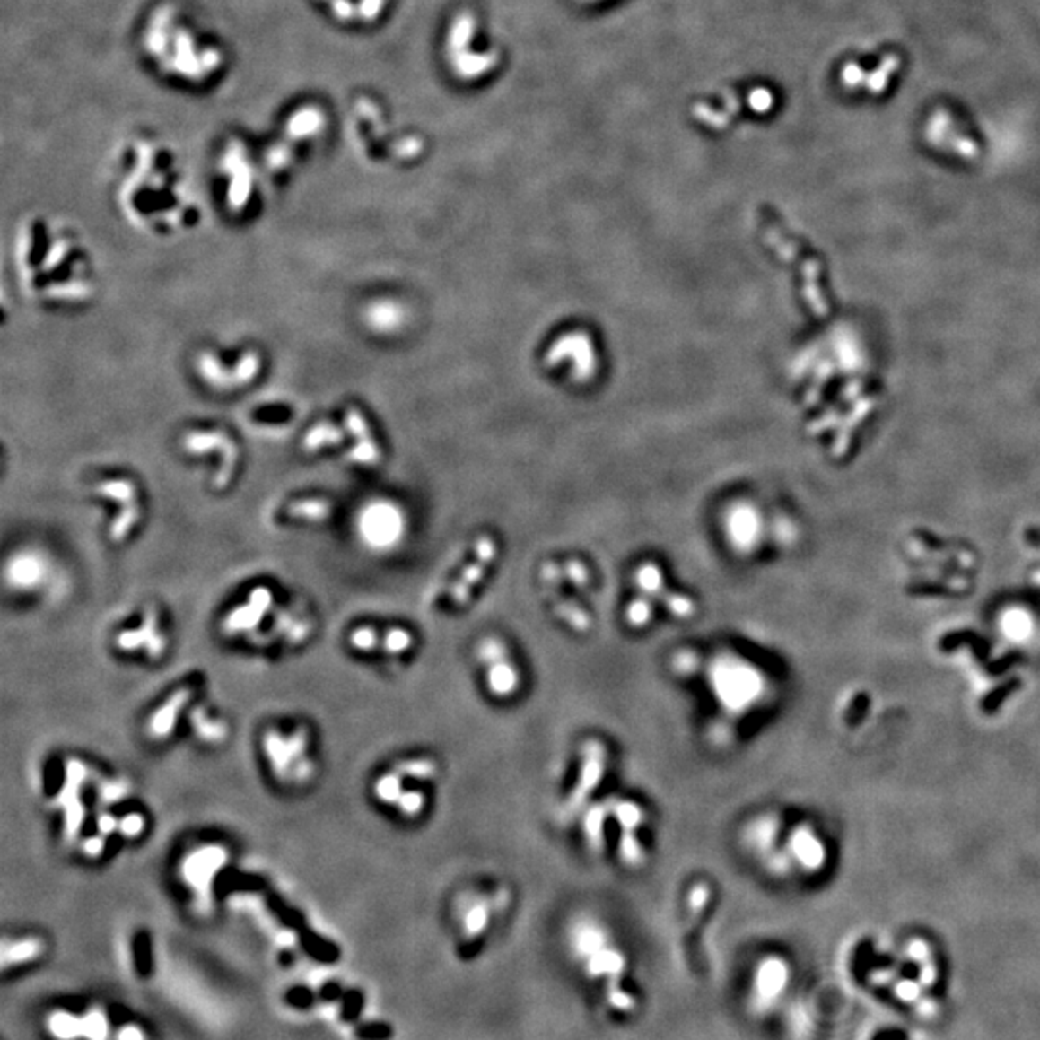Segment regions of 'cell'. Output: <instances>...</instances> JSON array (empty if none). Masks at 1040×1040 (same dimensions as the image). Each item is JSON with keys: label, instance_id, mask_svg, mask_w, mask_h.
I'll return each instance as SVG.
<instances>
[{"label": "cell", "instance_id": "44dd1931", "mask_svg": "<svg viewBox=\"0 0 1040 1040\" xmlns=\"http://www.w3.org/2000/svg\"><path fill=\"white\" fill-rule=\"evenodd\" d=\"M393 771H398L403 779H413V781H432L438 776V763L433 761L432 757H411V759H401L395 763L391 767Z\"/></svg>", "mask_w": 1040, "mask_h": 1040}, {"label": "cell", "instance_id": "d6a6232c", "mask_svg": "<svg viewBox=\"0 0 1040 1040\" xmlns=\"http://www.w3.org/2000/svg\"><path fill=\"white\" fill-rule=\"evenodd\" d=\"M561 569H563L564 578H567V581L571 584H574L576 588H586L588 586V582H590V571H588V567H586V564L582 561L571 559V561L564 563Z\"/></svg>", "mask_w": 1040, "mask_h": 1040}, {"label": "cell", "instance_id": "e575fe53", "mask_svg": "<svg viewBox=\"0 0 1040 1040\" xmlns=\"http://www.w3.org/2000/svg\"><path fill=\"white\" fill-rule=\"evenodd\" d=\"M894 991H896V996L902 998L904 1002H915L921 996V984L915 981H900L894 986Z\"/></svg>", "mask_w": 1040, "mask_h": 1040}, {"label": "cell", "instance_id": "52a82bcc", "mask_svg": "<svg viewBox=\"0 0 1040 1040\" xmlns=\"http://www.w3.org/2000/svg\"><path fill=\"white\" fill-rule=\"evenodd\" d=\"M605 767H607V752H605V746L596 738L586 740L581 747V773H578V781L572 788V792L567 796V801H564L563 809L564 815H574L588 804L590 796L596 792V788L603 779Z\"/></svg>", "mask_w": 1040, "mask_h": 1040}, {"label": "cell", "instance_id": "8fae6325", "mask_svg": "<svg viewBox=\"0 0 1040 1040\" xmlns=\"http://www.w3.org/2000/svg\"><path fill=\"white\" fill-rule=\"evenodd\" d=\"M495 555H497L495 539H492L490 536H482L476 546H474V559L467 564L465 571L460 572L459 581L453 584L450 591V598L455 605H465L470 599L474 586L482 581L485 569H488L490 563H494Z\"/></svg>", "mask_w": 1040, "mask_h": 1040}, {"label": "cell", "instance_id": "277c9868", "mask_svg": "<svg viewBox=\"0 0 1040 1040\" xmlns=\"http://www.w3.org/2000/svg\"><path fill=\"white\" fill-rule=\"evenodd\" d=\"M258 164H262L258 141L241 131H228L222 137L216 153V166L222 181L226 183V203L241 210L251 205L258 181Z\"/></svg>", "mask_w": 1040, "mask_h": 1040}, {"label": "cell", "instance_id": "e0dca14e", "mask_svg": "<svg viewBox=\"0 0 1040 1040\" xmlns=\"http://www.w3.org/2000/svg\"><path fill=\"white\" fill-rule=\"evenodd\" d=\"M790 846H792V852L798 855V860L808 869H817L823 863L825 850L817 836L813 835L811 828L798 826L792 836H790Z\"/></svg>", "mask_w": 1040, "mask_h": 1040}, {"label": "cell", "instance_id": "30bf717a", "mask_svg": "<svg viewBox=\"0 0 1040 1040\" xmlns=\"http://www.w3.org/2000/svg\"><path fill=\"white\" fill-rule=\"evenodd\" d=\"M636 582L640 586V590L646 594V598L655 599L657 603L665 605V607L673 613L678 618H690L695 615L697 607H695V601L690 599L688 596H682V594H675V591H670L665 586L663 581V574L660 571V567L653 563H643L638 567L636 571Z\"/></svg>", "mask_w": 1040, "mask_h": 1040}, {"label": "cell", "instance_id": "4316f807", "mask_svg": "<svg viewBox=\"0 0 1040 1040\" xmlns=\"http://www.w3.org/2000/svg\"><path fill=\"white\" fill-rule=\"evenodd\" d=\"M618 855L632 869H638L646 861V852L640 844L636 831H621V836H618Z\"/></svg>", "mask_w": 1040, "mask_h": 1040}, {"label": "cell", "instance_id": "8992f818", "mask_svg": "<svg viewBox=\"0 0 1040 1040\" xmlns=\"http://www.w3.org/2000/svg\"><path fill=\"white\" fill-rule=\"evenodd\" d=\"M307 3L334 28L357 33L376 28L388 14L391 0H307Z\"/></svg>", "mask_w": 1040, "mask_h": 1040}, {"label": "cell", "instance_id": "cb8c5ba5", "mask_svg": "<svg viewBox=\"0 0 1040 1040\" xmlns=\"http://www.w3.org/2000/svg\"><path fill=\"white\" fill-rule=\"evenodd\" d=\"M403 781H405L403 776L398 771H393V769H389L384 774H380L378 779H376V782H374V796H376V800H380L381 804L393 806L395 808V804H398L401 794H403V790H405Z\"/></svg>", "mask_w": 1040, "mask_h": 1040}, {"label": "cell", "instance_id": "ba28073f", "mask_svg": "<svg viewBox=\"0 0 1040 1040\" xmlns=\"http://www.w3.org/2000/svg\"><path fill=\"white\" fill-rule=\"evenodd\" d=\"M480 661L485 665V682L497 697H509L520 686L519 669L509 660L507 648L502 640L484 638L476 650Z\"/></svg>", "mask_w": 1040, "mask_h": 1040}, {"label": "cell", "instance_id": "5bb4252c", "mask_svg": "<svg viewBox=\"0 0 1040 1040\" xmlns=\"http://www.w3.org/2000/svg\"><path fill=\"white\" fill-rule=\"evenodd\" d=\"M10 582L14 584V588H22V590H31L37 588V584L41 582V578L45 576L43 572V561L30 555V553H22V555L14 557L8 564V571H6Z\"/></svg>", "mask_w": 1040, "mask_h": 1040}, {"label": "cell", "instance_id": "7402d4cb", "mask_svg": "<svg viewBox=\"0 0 1040 1040\" xmlns=\"http://www.w3.org/2000/svg\"><path fill=\"white\" fill-rule=\"evenodd\" d=\"M490 917H492V904L490 902H485V900L474 902L467 910L465 921H463L465 940L472 942L474 939L480 937V934L488 929Z\"/></svg>", "mask_w": 1040, "mask_h": 1040}, {"label": "cell", "instance_id": "d590c367", "mask_svg": "<svg viewBox=\"0 0 1040 1040\" xmlns=\"http://www.w3.org/2000/svg\"><path fill=\"white\" fill-rule=\"evenodd\" d=\"M749 104H752L754 110L765 112L773 107V95L765 89H757V91H754L752 95H749Z\"/></svg>", "mask_w": 1040, "mask_h": 1040}, {"label": "cell", "instance_id": "1f68e13d", "mask_svg": "<svg viewBox=\"0 0 1040 1040\" xmlns=\"http://www.w3.org/2000/svg\"><path fill=\"white\" fill-rule=\"evenodd\" d=\"M395 808H398L403 815H406V817H411V819L418 817V815L423 813L426 808V794L423 792V790H416V788L415 790H403V794H401L398 804H395Z\"/></svg>", "mask_w": 1040, "mask_h": 1040}, {"label": "cell", "instance_id": "83f0119b", "mask_svg": "<svg viewBox=\"0 0 1040 1040\" xmlns=\"http://www.w3.org/2000/svg\"><path fill=\"white\" fill-rule=\"evenodd\" d=\"M900 68V57L896 52H888V55L883 58V64L878 66V68L871 74V77H867L863 82V87L867 91H871L873 95H878L880 91H883L888 83V77Z\"/></svg>", "mask_w": 1040, "mask_h": 1040}, {"label": "cell", "instance_id": "4dcf8cb0", "mask_svg": "<svg viewBox=\"0 0 1040 1040\" xmlns=\"http://www.w3.org/2000/svg\"><path fill=\"white\" fill-rule=\"evenodd\" d=\"M653 618V605L646 598H638L628 603L626 607V623L634 628H643L651 623Z\"/></svg>", "mask_w": 1040, "mask_h": 1040}, {"label": "cell", "instance_id": "ffe728a7", "mask_svg": "<svg viewBox=\"0 0 1040 1040\" xmlns=\"http://www.w3.org/2000/svg\"><path fill=\"white\" fill-rule=\"evenodd\" d=\"M607 808L611 817H615L618 826H621V831H638L643 821H646V813H643L642 806L632 800L615 798L607 801Z\"/></svg>", "mask_w": 1040, "mask_h": 1040}, {"label": "cell", "instance_id": "836d02e7", "mask_svg": "<svg viewBox=\"0 0 1040 1040\" xmlns=\"http://www.w3.org/2000/svg\"><path fill=\"white\" fill-rule=\"evenodd\" d=\"M83 1033L91 1040H104L109 1033V1025L101 1011H91L89 1016L83 1018Z\"/></svg>", "mask_w": 1040, "mask_h": 1040}, {"label": "cell", "instance_id": "6da1fadb", "mask_svg": "<svg viewBox=\"0 0 1040 1040\" xmlns=\"http://www.w3.org/2000/svg\"><path fill=\"white\" fill-rule=\"evenodd\" d=\"M137 55L158 82L206 95L226 82L232 50L213 25L183 0H154L135 30Z\"/></svg>", "mask_w": 1040, "mask_h": 1040}, {"label": "cell", "instance_id": "d4e9b609", "mask_svg": "<svg viewBox=\"0 0 1040 1040\" xmlns=\"http://www.w3.org/2000/svg\"><path fill=\"white\" fill-rule=\"evenodd\" d=\"M609 808L607 804L605 806H594L590 808L586 817H584V831H586V840L591 850L599 852L603 848V825H605V817H607Z\"/></svg>", "mask_w": 1040, "mask_h": 1040}, {"label": "cell", "instance_id": "ac0fdd59", "mask_svg": "<svg viewBox=\"0 0 1040 1040\" xmlns=\"http://www.w3.org/2000/svg\"><path fill=\"white\" fill-rule=\"evenodd\" d=\"M191 729L197 738H199V742L208 746H218L220 742L226 740L228 736L226 721L220 719L218 715H208L205 709L199 715H191Z\"/></svg>", "mask_w": 1040, "mask_h": 1040}, {"label": "cell", "instance_id": "5b68a950", "mask_svg": "<svg viewBox=\"0 0 1040 1040\" xmlns=\"http://www.w3.org/2000/svg\"><path fill=\"white\" fill-rule=\"evenodd\" d=\"M267 759L274 773L282 776L285 781L292 782H309L314 774V765L309 757H305L307 749V734L305 730H297L292 734H284L275 729H270L262 740Z\"/></svg>", "mask_w": 1040, "mask_h": 1040}, {"label": "cell", "instance_id": "7c38bea8", "mask_svg": "<svg viewBox=\"0 0 1040 1040\" xmlns=\"http://www.w3.org/2000/svg\"><path fill=\"white\" fill-rule=\"evenodd\" d=\"M929 124H931L929 135L932 137V141L944 144V147H948V149H954L964 156H975L977 154V143L969 139L964 131L956 126L957 122H954V118L948 112L939 110L931 118Z\"/></svg>", "mask_w": 1040, "mask_h": 1040}, {"label": "cell", "instance_id": "f546056e", "mask_svg": "<svg viewBox=\"0 0 1040 1040\" xmlns=\"http://www.w3.org/2000/svg\"><path fill=\"white\" fill-rule=\"evenodd\" d=\"M384 642H381V651L388 653V655H401L405 651H409L413 646V634L409 630L405 628H388L384 634Z\"/></svg>", "mask_w": 1040, "mask_h": 1040}, {"label": "cell", "instance_id": "603a6c76", "mask_svg": "<svg viewBox=\"0 0 1040 1040\" xmlns=\"http://www.w3.org/2000/svg\"><path fill=\"white\" fill-rule=\"evenodd\" d=\"M43 950V942L39 939H22L18 942H4L3 950V966L10 967L12 964H23L37 957Z\"/></svg>", "mask_w": 1040, "mask_h": 1040}, {"label": "cell", "instance_id": "9a60e30c", "mask_svg": "<svg viewBox=\"0 0 1040 1040\" xmlns=\"http://www.w3.org/2000/svg\"><path fill=\"white\" fill-rule=\"evenodd\" d=\"M188 694H189V690L176 692L168 702H164L161 707H158L156 713L151 715L149 732H151L153 738H164V736H168L176 729V721L179 715L178 707H181L183 704L188 702Z\"/></svg>", "mask_w": 1040, "mask_h": 1040}, {"label": "cell", "instance_id": "8d00e7d4", "mask_svg": "<svg viewBox=\"0 0 1040 1040\" xmlns=\"http://www.w3.org/2000/svg\"><path fill=\"white\" fill-rule=\"evenodd\" d=\"M118 1040H144V1035L139 1027L127 1025L120 1033H118Z\"/></svg>", "mask_w": 1040, "mask_h": 1040}, {"label": "cell", "instance_id": "4fadbf2b", "mask_svg": "<svg viewBox=\"0 0 1040 1040\" xmlns=\"http://www.w3.org/2000/svg\"><path fill=\"white\" fill-rule=\"evenodd\" d=\"M788 983V966L779 957L765 959L757 971L756 991L759 1000H773L782 992Z\"/></svg>", "mask_w": 1040, "mask_h": 1040}, {"label": "cell", "instance_id": "484cf974", "mask_svg": "<svg viewBox=\"0 0 1040 1040\" xmlns=\"http://www.w3.org/2000/svg\"><path fill=\"white\" fill-rule=\"evenodd\" d=\"M381 642L384 636L372 626H357L349 632V646L359 653L381 651Z\"/></svg>", "mask_w": 1040, "mask_h": 1040}, {"label": "cell", "instance_id": "9c48e42d", "mask_svg": "<svg viewBox=\"0 0 1040 1040\" xmlns=\"http://www.w3.org/2000/svg\"><path fill=\"white\" fill-rule=\"evenodd\" d=\"M586 969H588L590 977H607L609 979L607 998H609L611 1006H615L616 1009H621V1011L634 1009V1006H636L634 998L621 989V977L625 973V956L618 952L616 948L609 946L607 942H601L596 950L590 952Z\"/></svg>", "mask_w": 1040, "mask_h": 1040}, {"label": "cell", "instance_id": "2e32d148", "mask_svg": "<svg viewBox=\"0 0 1040 1040\" xmlns=\"http://www.w3.org/2000/svg\"><path fill=\"white\" fill-rule=\"evenodd\" d=\"M549 590V601H551V607L559 615V618H563L564 623H567L572 630L576 632H588L591 628V618L590 615L581 607V605L574 603V599L563 596L561 591L555 590V586H547Z\"/></svg>", "mask_w": 1040, "mask_h": 1040}, {"label": "cell", "instance_id": "3957f363", "mask_svg": "<svg viewBox=\"0 0 1040 1040\" xmlns=\"http://www.w3.org/2000/svg\"><path fill=\"white\" fill-rule=\"evenodd\" d=\"M334 112L320 97H299L284 107L258 141L265 172L280 178L319 153L330 139Z\"/></svg>", "mask_w": 1040, "mask_h": 1040}, {"label": "cell", "instance_id": "f1b7e54d", "mask_svg": "<svg viewBox=\"0 0 1040 1040\" xmlns=\"http://www.w3.org/2000/svg\"><path fill=\"white\" fill-rule=\"evenodd\" d=\"M48 1029L57 1038L70 1040L83 1033V1019H77L66 1011H57L48 1019Z\"/></svg>", "mask_w": 1040, "mask_h": 1040}, {"label": "cell", "instance_id": "d6986e66", "mask_svg": "<svg viewBox=\"0 0 1040 1040\" xmlns=\"http://www.w3.org/2000/svg\"><path fill=\"white\" fill-rule=\"evenodd\" d=\"M711 900V887L705 883V880H700V883H695L690 892H688V917H686V931H684V939L688 942H694L695 937V929L700 925V921L704 917L705 907Z\"/></svg>", "mask_w": 1040, "mask_h": 1040}, {"label": "cell", "instance_id": "7a4b0ae2", "mask_svg": "<svg viewBox=\"0 0 1040 1040\" xmlns=\"http://www.w3.org/2000/svg\"><path fill=\"white\" fill-rule=\"evenodd\" d=\"M122 203L129 213H188V193L172 144L153 134L131 135L120 153Z\"/></svg>", "mask_w": 1040, "mask_h": 1040}]
</instances>
